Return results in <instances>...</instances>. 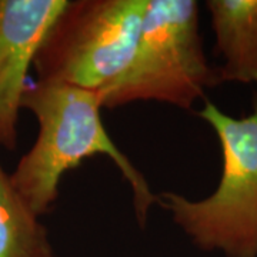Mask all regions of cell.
Listing matches in <instances>:
<instances>
[{
    "mask_svg": "<svg viewBox=\"0 0 257 257\" xmlns=\"http://www.w3.org/2000/svg\"><path fill=\"white\" fill-rule=\"evenodd\" d=\"M22 107L36 117L39 133L10 179L37 216L46 214L57 202L64 173L86 159L106 156L130 186L138 224L146 226L149 211L160 203V196L153 193L143 173L107 133L101 120L99 93L37 80L25 92Z\"/></svg>",
    "mask_w": 257,
    "mask_h": 257,
    "instance_id": "1",
    "label": "cell"
},
{
    "mask_svg": "<svg viewBox=\"0 0 257 257\" xmlns=\"http://www.w3.org/2000/svg\"><path fill=\"white\" fill-rule=\"evenodd\" d=\"M221 83L257 84V0H209Z\"/></svg>",
    "mask_w": 257,
    "mask_h": 257,
    "instance_id": "6",
    "label": "cell"
},
{
    "mask_svg": "<svg viewBox=\"0 0 257 257\" xmlns=\"http://www.w3.org/2000/svg\"><path fill=\"white\" fill-rule=\"evenodd\" d=\"M203 50L196 0H149L128 69L99 93L103 109L157 101L192 110L207 89L220 86Z\"/></svg>",
    "mask_w": 257,
    "mask_h": 257,
    "instance_id": "3",
    "label": "cell"
},
{
    "mask_svg": "<svg viewBox=\"0 0 257 257\" xmlns=\"http://www.w3.org/2000/svg\"><path fill=\"white\" fill-rule=\"evenodd\" d=\"M0 257H56L46 226L0 163Z\"/></svg>",
    "mask_w": 257,
    "mask_h": 257,
    "instance_id": "7",
    "label": "cell"
},
{
    "mask_svg": "<svg viewBox=\"0 0 257 257\" xmlns=\"http://www.w3.org/2000/svg\"><path fill=\"white\" fill-rule=\"evenodd\" d=\"M147 2L69 0L36 56L37 80L109 87L133 60Z\"/></svg>",
    "mask_w": 257,
    "mask_h": 257,
    "instance_id": "4",
    "label": "cell"
},
{
    "mask_svg": "<svg viewBox=\"0 0 257 257\" xmlns=\"http://www.w3.org/2000/svg\"><path fill=\"white\" fill-rule=\"evenodd\" d=\"M197 116L219 139L223 160L219 184L200 200L163 192L159 204L200 250L257 257V93L253 110L244 117L226 114L209 100Z\"/></svg>",
    "mask_w": 257,
    "mask_h": 257,
    "instance_id": "2",
    "label": "cell"
},
{
    "mask_svg": "<svg viewBox=\"0 0 257 257\" xmlns=\"http://www.w3.org/2000/svg\"><path fill=\"white\" fill-rule=\"evenodd\" d=\"M69 0H0V149L18 146L30 67Z\"/></svg>",
    "mask_w": 257,
    "mask_h": 257,
    "instance_id": "5",
    "label": "cell"
}]
</instances>
